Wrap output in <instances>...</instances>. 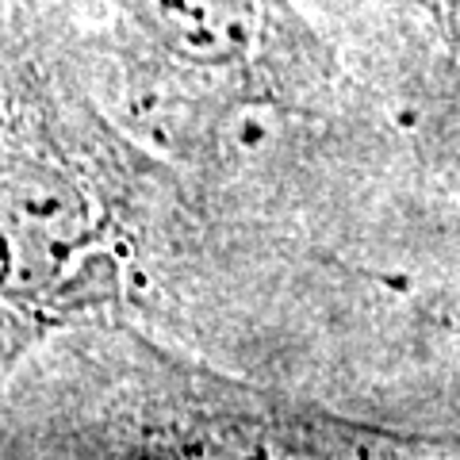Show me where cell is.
Here are the masks:
<instances>
[{"label":"cell","mask_w":460,"mask_h":460,"mask_svg":"<svg viewBox=\"0 0 460 460\" xmlns=\"http://www.w3.org/2000/svg\"><path fill=\"white\" fill-rule=\"evenodd\" d=\"M115 8L192 69L246 77L265 54V0H115Z\"/></svg>","instance_id":"cell-3"},{"label":"cell","mask_w":460,"mask_h":460,"mask_svg":"<svg viewBox=\"0 0 460 460\" xmlns=\"http://www.w3.org/2000/svg\"><path fill=\"white\" fill-rule=\"evenodd\" d=\"M93 123L50 77L0 47V338L31 345L119 307L135 223Z\"/></svg>","instance_id":"cell-1"},{"label":"cell","mask_w":460,"mask_h":460,"mask_svg":"<svg viewBox=\"0 0 460 460\" xmlns=\"http://www.w3.org/2000/svg\"><path fill=\"white\" fill-rule=\"evenodd\" d=\"M104 453L135 456H407L414 438L384 426L311 414L253 387L162 372L142 402L127 407Z\"/></svg>","instance_id":"cell-2"}]
</instances>
